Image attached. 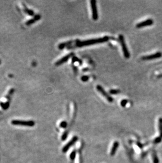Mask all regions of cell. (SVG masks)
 <instances>
[{
  "label": "cell",
  "mask_w": 162,
  "mask_h": 163,
  "mask_svg": "<svg viewBox=\"0 0 162 163\" xmlns=\"http://www.w3.org/2000/svg\"><path fill=\"white\" fill-rule=\"evenodd\" d=\"M41 18V16L39 14L35 15L33 18L29 20H28L27 22L25 23V24L26 25V26H30V25L34 23L35 22H36V21H37L38 20H40Z\"/></svg>",
  "instance_id": "7c38bea8"
},
{
  "label": "cell",
  "mask_w": 162,
  "mask_h": 163,
  "mask_svg": "<svg viewBox=\"0 0 162 163\" xmlns=\"http://www.w3.org/2000/svg\"><path fill=\"white\" fill-rule=\"evenodd\" d=\"M74 54H73V53H71V54H68V55H66L64 56H63V58H62L61 59L58 60V61H56L55 63V66H60L62 64H63L64 62H66V61H68V60L70 58H71L72 56H73V55Z\"/></svg>",
  "instance_id": "9c48e42d"
},
{
  "label": "cell",
  "mask_w": 162,
  "mask_h": 163,
  "mask_svg": "<svg viewBox=\"0 0 162 163\" xmlns=\"http://www.w3.org/2000/svg\"><path fill=\"white\" fill-rule=\"evenodd\" d=\"M79 40H72V41H68V42H63V43H61L59 44L58 46V48L59 49H63L64 48H65V47H69V45H70L71 44H72L73 43H76Z\"/></svg>",
  "instance_id": "30bf717a"
},
{
  "label": "cell",
  "mask_w": 162,
  "mask_h": 163,
  "mask_svg": "<svg viewBox=\"0 0 162 163\" xmlns=\"http://www.w3.org/2000/svg\"><path fill=\"white\" fill-rule=\"evenodd\" d=\"M119 146V143L117 141H115L114 142L113 144V146L112 147V148L111 149V151H110V155L113 156H114L115 154H116V152L118 147Z\"/></svg>",
  "instance_id": "8fae6325"
},
{
  "label": "cell",
  "mask_w": 162,
  "mask_h": 163,
  "mask_svg": "<svg viewBox=\"0 0 162 163\" xmlns=\"http://www.w3.org/2000/svg\"><path fill=\"white\" fill-rule=\"evenodd\" d=\"M158 130L160 137L162 138V118H160L158 120Z\"/></svg>",
  "instance_id": "9a60e30c"
},
{
  "label": "cell",
  "mask_w": 162,
  "mask_h": 163,
  "mask_svg": "<svg viewBox=\"0 0 162 163\" xmlns=\"http://www.w3.org/2000/svg\"><path fill=\"white\" fill-rule=\"evenodd\" d=\"M76 150H73L72 153L70 154L69 155V158L72 161H74L75 159V157H76Z\"/></svg>",
  "instance_id": "ac0fdd59"
},
{
  "label": "cell",
  "mask_w": 162,
  "mask_h": 163,
  "mask_svg": "<svg viewBox=\"0 0 162 163\" xmlns=\"http://www.w3.org/2000/svg\"><path fill=\"white\" fill-rule=\"evenodd\" d=\"M118 39L121 45L123 52V54H124V56L126 58L128 59L130 57V54L127 48V46L124 39V37H123V35L122 34H120L118 36Z\"/></svg>",
  "instance_id": "7a4b0ae2"
},
{
  "label": "cell",
  "mask_w": 162,
  "mask_h": 163,
  "mask_svg": "<svg viewBox=\"0 0 162 163\" xmlns=\"http://www.w3.org/2000/svg\"><path fill=\"white\" fill-rule=\"evenodd\" d=\"M13 125H20L24 126L32 127L35 125V122L32 120H13L11 122Z\"/></svg>",
  "instance_id": "3957f363"
},
{
  "label": "cell",
  "mask_w": 162,
  "mask_h": 163,
  "mask_svg": "<svg viewBox=\"0 0 162 163\" xmlns=\"http://www.w3.org/2000/svg\"><path fill=\"white\" fill-rule=\"evenodd\" d=\"M68 131H66V132H65L63 134V135L62 136V140L63 141L66 140L67 137H68Z\"/></svg>",
  "instance_id": "ffe728a7"
},
{
  "label": "cell",
  "mask_w": 162,
  "mask_h": 163,
  "mask_svg": "<svg viewBox=\"0 0 162 163\" xmlns=\"http://www.w3.org/2000/svg\"><path fill=\"white\" fill-rule=\"evenodd\" d=\"M162 56V54L161 52H157L155 54H154L144 56L142 57L143 60H152L155 59L160 58Z\"/></svg>",
  "instance_id": "52a82bcc"
},
{
  "label": "cell",
  "mask_w": 162,
  "mask_h": 163,
  "mask_svg": "<svg viewBox=\"0 0 162 163\" xmlns=\"http://www.w3.org/2000/svg\"><path fill=\"white\" fill-rule=\"evenodd\" d=\"M110 38L105 36L103 38H100L97 39H90V40H87L81 41L80 40L77 41L75 45V47H82L84 46H87L93 44H96L98 43H104L105 42H106L109 40Z\"/></svg>",
  "instance_id": "6da1fadb"
},
{
  "label": "cell",
  "mask_w": 162,
  "mask_h": 163,
  "mask_svg": "<svg viewBox=\"0 0 162 163\" xmlns=\"http://www.w3.org/2000/svg\"><path fill=\"white\" fill-rule=\"evenodd\" d=\"M67 125H68V124H67L66 122H65V121H63V122H62L60 123V124H59V126H60V127H62V128H66V127Z\"/></svg>",
  "instance_id": "7402d4cb"
},
{
  "label": "cell",
  "mask_w": 162,
  "mask_h": 163,
  "mask_svg": "<svg viewBox=\"0 0 162 163\" xmlns=\"http://www.w3.org/2000/svg\"><path fill=\"white\" fill-rule=\"evenodd\" d=\"M72 61L73 62H76V61H79L80 60H79V59H78L77 58H76V56H74V57H73V60H72Z\"/></svg>",
  "instance_id": "d4e9b609"
},
{
  "label": "cell",
  "mask_w": 162,
  "mask_h": 163,
  "mask_svg": "<svg viewBox=\"0 0 162 163\" xmlns=\"http://www.w3.org/2000/svg\"><path fill=\"white\" fill-rule=\"evenodd\" d=\"M120 93V90L117 89H112L110 90V93L112 95H117Z\"/></svg>",
  "instance_id": "d6986e66"
},
{
  "label": "cell",
  "mask_w": 162,
  "mask_h": 163,
  "mask_svg": "<svg viewBox=\"0 0 162 163\" xmlns=\"http://www.w3.org/2000/svg\"><path fill=\"white\" fill-rule=\"evenodd\" d=\"M161 140H162V138L161 137H156V138H155L154 139V140L153 141V142L154 143H155V144H158V143H160L161 141Z\"/></svg>",
  "instance_id": "603a6c76"
},
{
  "label": "cell",
  "mask_w": 162,
  "mask_h": 163,
  "mask_svg": "<svg viewBox=\"0 0 162 163\" xmlns=\"http://www.w3.org/2000/svg\"><path fill=\"white\" fill-rule=\"evenodd\" d=\"M1 61L0 60V65H1Z\"/></svg>",
  "instance_id": "4316f807"
},
{
  "label": "cell",
  "mask_w": 162,
  "mask_h": 163,
  "mask_svg": "<svg viewBox=\"0 0 162 163\" xmlns=\"http://www.w3.org/2000/svg\"><path fill=\"white\" fill-rule=\"evenodd\" d=\"M154 23V21L152 19H149L145 21H142L141 22H139L136 24V27L137 28H142L143 27H145L147 26H150Z\"/></svg>",
  "instance_id": "ba28073f"
},
{
  "label": "cell",
  "mask_w": 162,
  "mask_h": 163,
  "mask_svg": "<svg viewBox=\"0 0 162 163\" xmlns=\"http://www.w3.org/2000/svg\"><path fill=\"white\" fill-rule=\"evenodd\" d=\"M91 6L92 12V18L94 20H97L98 18V15L96 6V1L95 0L91 1Z\"/></svg>",
  "instance_id": "277c9868"
},
{
  "label": "cell",
  "mask_w": 162,
  "mask_h": 163,
  "mask_svg": "<svg viewBox=\"0 0 162 163\" xmlns=\"http://www.w3.org/2000/svg\"><path fill=\"white\" fill-rule=\"evenodd\" d=\"M127 102H128V101L126 99H123V100H122L121 102V105L123 107H125L126 104H127Z\"/></svg>",
  "instance_id": "44dd1931"
},
{
  "label": "cell",
  "mask_w": 162,
  "mask_h": 163,
  "mask_svg": "<svg viewBox=\"0 0 162 163\" xmlns=\"http://www.w3.org/2000/svg\"><path fill=\"white\" fill-rule=\"evenodd\" d=\"M15 90L13 89V88H12V89H11L9 91V93L8 94H7V95H6V98L7 99H10V98L12 96V95H13V94L14 93V92Z\"/></svg>",
  "instance_id": "e0dca14e"
},
{
  "label": "cell",
  "mask_w": 162,
  "mask_h": 163,
  "mask_svg": "<svg viewBox=\"0 0 162 163\" xmlns=\"http://www.w3.org/2000/svg\"><path fill=\"white\" fill-rule=\"evenodd\" d=\"M0 105H1V107L3 108V109L6 110L9 107L10 102H5V103H3V102H0Z\"/></svg>",
  "instance_id": "2e32d148"
},
{
  "label": "cell",
  "mask_w": 162,
  "mask_h": 163,
  "mask_svg": "<svg viewBox=\"0 0 162 163\" xmlns=\"http://www.w3.org/2000/svg\"><path fill=\"white\" fill-rule=\"evenodd\" d=\"M152 157L153 159V163H159V159L157 157V155L155 151H153L152 153Z\"/></svg>",
  "instance_id": "5bb4252c"
},
{
  "label": "cell",
  "mask_w": 162,
  "mask_h": 163,
  "mask_svg": "<svg viewBox=\"0 0 162 163\" xmlns=\"http://www.w3.org/2000/svg\"><path fill=\"white\" fill-rule=\"evenodd\" d=\"M77 140H78V137L77 136H74L71 139V140H70L66 145H65L64 147L63 148L62 151L63 153H66V152L70 148V147L72 146L76 142V141Z\"/></svg>",
  "instance_id": "8992f818"
},
{
  "label": "cell",
  "mask_w": 162,
  "mask_h": 163,
  "mask_svg": "<svg viewBox=\"0 0 162 163\" xmlns=\"http://www.w3.org/2000/svg\"><path fill=\"white\" fill-rule=\"evenodd\" d=\"M96 89H97V91H99L100 93L103 95V96H104L105 98H106L109 102H112L113 101V100H114L113 98L110 95L107 94L106 92L105 91V90L103 89V88L102 86H100V85H97V86H96Z\"/></svg>",
  "instance_id": "5b68a950"
},
{
  "label": "cell",
  "mask_w": 162,
  "mask_h": 163,
  "mask_svg": "<svg viewBox=\"0 0 162 163\" xmlns=\"http://www.w3.org/2000/svg\"><path fill=\"white\" fill-rule=\"evenodd\" d=\"M157 78H162V73L159 74V75L157 76Z\"/></svg>",
  "instance_id": "484cf974"
},
{
  "label": "cell",
  "mask_w": 162,
  "mask_h": 163,
  "mask_svg": "<svg viewBox=\"0 0 162 163\" xmlns=\"http://www.w3.org/2000/svg\"><path fill=\"white\" fill-rule=\"evenodd\" d=\"M22 5L23 6V11L24 13L27 14V15H29L30 16H33L34 15V12L32 10H30L25 5L24 3H22Z\"/></svg>",
  "instance_id": "4fadbf2b"
},
{
  "label": "cell",
  "mask_w": 162,
  "mask_h": 163,
  "mask_svg": "<svg viewBox=\"0 0 162 163\" xmlns=\"http://www.w3.org/2000/svg\"><path fill=\"white\" fill-rule=\"evenodd\" d=\"M81 80H82V81L83 82H86V81H87L89 79V77H88L87 76H83L82 77H81Z\"/></svg>",
  "instance_id": "cb8c5ba5"
}]
</instances>
